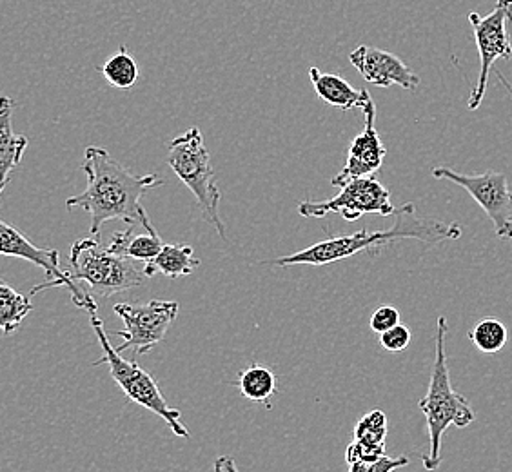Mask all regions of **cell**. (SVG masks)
<instances>
[{
	"instance_id": "obj_1",
	"label": "cell",
	"mask_w": 512,
	"mask_h": 472,
	"mask_svg": "<svg viewBox=\"0 0 512 472\" xmlns=\"http://www.w3.org/2000/svg\"><path fill=\"white\" fill-rule=\"evenodd\" d=\"M80 169L86 173L88 186L84 193L68 198L66 207L88 211L91 235L100 238V229L109 220H122L128 226H142L157 233L142 206V198L151 187L162 186V178L131 173L99 146L86 148Z\"/></svg>"
},
{
	"instance_id": "obj_2",
	"label": "cell",
	"mask_w": 512,
	"mask_h": 472,
	"mask_svg": "<svg viewBox=\"0 0 512 472\" xmlns=\"http://www.w3.org/2000/svg\"><path fill=\"white\" fill-rule=\"evenodd\" d=\"M462 236V227L458 224H447L442 220H427L418 218L416 206L407 202L400 209L394 211V224L382 231H367L362 229L355 235L336 236L329 240H322L315 246L306 247L298 253L289 256H280L273 262V266H327L335 264L345 258L358 255L373 249H380L393 242L402 240H420L427 246H436L447 240H456Z\"/></svg>"
},
{
	"instance_id": "obj_3",
	"label": "cell",
	"mask_w": 512,
	"mask_h": 472,
	"mask_svg": "<svg viewBox=\"0 0 512 472\" xmlns=\"http://www.w3.org/2000/svg\"><path fill=\"white\" fill-rule=\"evenodd\" d=\"M449 333V325L445 316H438L436 322V336H434V364L431 373V382L424 398L418 402L420 411L427 420V433L431 449L429 454L422 456V462L427 471L438 469L442 462V440L451 425L467 427L474 422V411L469 400L456 393L449 378V365L445 354V338Z\"/></svg>"
},
{
	"instance_id": "obj_4",
	"label": "cell",
	"mask_w": 512,
	"mask_h": 472,
	"mask_svg": "<svg viewBox=\"0 0 512 472\" xmlns=\"http://www.w3.org/2000/svg\"><path fill=\"white\" fill-rule=\"evenodd\" d=\"M88 315L89 324L93 327L95 335L99 338L100 347L104 351V356L93 365L108 364L111 378L115 380V384L119 385L122 393L126 394L131 402L157 414L164 422L168 423L169 429L173 433L180 438L189 440L191 436H189L188 427L182 422V413L178 409H173L166 402L157 380L148 371H144L135 360L122 358L117 347L111 345L104 324L100 320L99 309H91L88 311Z\"/></svg>"
},
{
	"instance_id": "obj_5",
	"label": "cell",
	"mask_w": 512,
	"mask_h": 472,
	"mask_svg": "<svg viewBox=\"0 0 512 472\" xmlns=\"http://www.w3.org/2000/svg\"><path fill=\"white\" fill-rule=\"evenodd\" d=\"M71 278L88 284L91 296L109 298L142 286L148 276L138 269L131 258L115 255L100 244V238H82L69 253Z\"/></svg>"
},
{
	"instance_id": "obj_6",
	"label": "cell",
	"mask_w": 512,
	"mask_h": 472,
	"mask_svg": "<svg viewBox=\"0 0 512 472\" xmlns=\"http://www.w3.org/2000/svg\"><path fill=\"white\" fill-rule=\"evenodd\" d=\"M168 166L193 193L202 211V217L217 229L218 235L226 238V227L218 213L222 195L215 182L211 158L200 129H188L184 135H178L171 140Z\"/></svg>"
},
{
	"instance_id": "obj_7",
	"label": "cell",
	"mask_w": 512,
	"mask_h": 472,
	"mask_svg": "<svg viewBox=\"0 0 512 472\" xmlns=\"http://www.w3.org/2000/svg\"><path fill=\"white\" fill-rule=\"evenodd\" d=\"M469 22L473 26L476 48L480 53V75L467 102V108L474 111L482 106L494 62L512 57V0H496L494 10L485 17L471 11Z\"/></svg>"
},
{
	"instance_id": "obj_8",
	"label": "cell",
	"mask_w": 512,
	"mask_h": 472,
	"mask_svg": "<svg viewBox=\"0 0 512 472\" xmlns=\"http://www.w3.org/2000/svg\"><path fill=\"white\" fill-rule=\"evenodd\" d=\"M394 211L396 209L391 204V193L376 175L349 180L340 187V193L335 198L322 202L306 200L298 204V213L304 218L340 215L347 222H355L364 215L391 217Z\"/></svg>"
},
{
	"instance_id": "obj_9",
	"label": "cell",
	"mask_w": 512,
	"mask_h": 472,
	"mask_svg": "<svg viewBox=\"0 0 512 472\" xmlns=\"http://www.w3.org/2000/svg\"><path fill=\"white\" fill-rule=\"evenodd\" d=\"M0 255L22 258L26 262H31L33 266L46 271L48 280L33 287L31 296L39 295L40 291L51 289V287H68L71 300L79 309H84L86 313L91 309H99L95 298L86 293L84 289H80L79 284L69 275V271L60 269V253L57 249H44V247L31 244L19 229L11 227L10 224H6L2 220H0Z\"/></svg>"
},
{
	"instance_id": "obj_10",
	"label": "cell",
	"mask_w": 512,
	"mask_h": 472,
	"mask_svg": "<svg viewBox=\"0 0 512 472\" xmlns=\"http://www.w3.org/2000/svg\"><path fill=\"white\" fill-rule=\"evenodd\" d=\"M180 305L175 300H151L146 304H117L115 315L126 325L117 335L122 344L117 351L133 349L135 354H146L164 340L173 320L177 318Z\"/></svg>"
},
{
	"instance_id": "obj_11",
	"label": "cell",
	"mask_w": 512,
	"mask_h": 472,
	"mask_svg": "<svg viewBox=\"0 0 512 472\" xmlns=\"http://www.w3.org/2000/svg\"><path fill=\"white\" fill-rule=\"evenodd\" d=\"M433 177L463 187L491 218L496 236L512 240V191L503 173L487 171L483 175H462L451 168H434Z\"/></svg>"
},
{
	"instance_id": "obj_12",
	"label": "cell",
	"mask_w": 512,
	"mask_h": 472,
	"mask_svg": "<svg viewBox=\"0 0 512 472\" xmlns=\"http://www.w3.org/2000/svg\"><path fill=\"white\" fill-rule=\"evenodd\" d=\"M360 109L364 111L365 128L360 135L353 138L349 151H347V162H345L344 169L331 180V184L335 187H342L353 178L376 175L387 157V148L376 131L375 100L371 99L369 93Z\"/></svg>"
},
{
	"instance_id": "obj_13",
	"label": "cell",
	"mask_w": 512,
	"mask_h": 472,
	"mask_svg": "<svg viewBox=\"0 0 512 472\" xmlns=\"http://www.w3.org/2000/svg\"><path fill=\"white\" fill-rule=\"evenodd\" d=\"M349 62L369 84L378 88L398 86L407 91H414L420 86V77L414 73L413 69L409 68L398 55L389 51L362 44L355 51H351Z\"/></svg>"
},
{
	"instance_id": "obj_14",
	"label": "cell",
	"mask_w": 512,
	"mask_h": 472,
	"mask_svg": "<svg viewBox=\"0 0 512 472\" xmlns=\"http://www.w3.org/2000/svg\"><path fill=\"white\" fill-rule=\"evenodd\" d=\"M15 100L10 97H0V195L10 184L11 173L19 168L24 151L28 148L30 140L24 135H17L13 131V111Z\"/></svg>"
},
{
	"instance_id": "obj_15",
	"label": "cell",
	"mask_w": 512,
	"mask_h": 472,
	"mask_svg": "<svg viewBox=\"0 0 512 472\" xmlns=\"http://www.w3.org/2000/svg\"><path fill=\"white\" fill-rule=\"evenodd\" d=\"M309 79L313 82L316 95L324 100L327 106H335L338 109L349 111L353 108H362L365 97L369 91H356L347 80L333 75V73H322L318 68L309 69Z\"/></svg>"
},
{
	"instance_id": "obj_16",
	"label": "cell",
	"mask_w": 512,
	"mask_h": 472,
	"mask_svg": "<svg viewBox=\"0 0 512 472\" xmlns=\"http://www.w3.org/2000/svg\"><path fill=\"white\" fill-rule=\"evenodd\" d=\"M164 247L158 233H151L142 226H128L126 231H117L109 242V251L115 255L126 256L137 262L148 264Z\"/></svg>"
},
{
	"instance_id": "obj_17",
	"label": "cell",
	"mask_w": 512,
	"mask_h": 472,
	"mask_svg": "<svg viewBox=\"0 0 512 472\" xmlns=\"http://www.w3.org/2000/svg\"><path fill=\"white\" fill-rule=\"evenodd\" d=\"M200 266V260L195 256V249L184 244H164L151 262L144 264V275L148 278L160 273L168 278H182L193 275V271Z\"/></svg>"
},
{
	"instance_id": "obj_18",
	"label": "cell",
	"mask_w": 512,
	"mask_h": 472,
	"mask_svg": "<svg viewBox=\"0 0 512 472\" xmlns=\"http://www.w3.org/2000/svg\"><path fill=\"white\" fill-rule=\"evenodd\" d=\"M237 378V387L244 398L256 404H266L267 409H271L269 402L276 394V376L271 369L264 365H249L238 373Z\"/></svg>"
},
{
	"instance_id": "obj_19",
	"label": "cell",
	"mask_w": 512,
	"mask_h": 472,
	"mask_svg": "<svg viewBox=\"0 0 512 472\" xmlns=\"http://www.w3.org/2000/svg\"><path fill=\"white\" fill-rule=\"evenodd\" d=\"M31 311L33 304L30 298L20 295L19 291L0 280V331L4 335L15 333Z\"/></svg>"
},
{
	"instance_id": "obj_20",
	"label": "cell",
	"mask_w": 512,
	"mask_h": 472,
	"mask_svg": "<svg viewBox=\"0 0 512 472\" xmlns=\"http://www.w3.org/2000/svg\"><path fill=\"white\" fill-rule=\"evenodd\" d=\"M100 73L104 79L108 80V84L122 91L133 88L140 77L137 60L124 46L104 62Z\"/></svg>"
},
{
	"instance_id": "obj_21",
	"label": "cell",
	"mask_w": 512,
	"mask_h": 472,
	"mask_svg": "<svg viewBox=\"0 0 512 472\" xmlns=\"http://www.w3.org/2000/svg\"><path fill=\"white\" fill-rule=\"evenodd\" d=\"M387 440V416L384 411L375 409L362 416L355 425V442L378 456H385Z\"/></svg>"
},
{
	"instance_id": "obj_22",
	"label": "cell",
	"mask_w": 512,
	"mask_h": 472,
	"mask_svg": "<svg viewBox=\"0 0 512 472\" xmlns=\"http://www.w3.org/2000/svg\"><path fill=\"white\" fill-rule=\"evenodd\" d=\"M469 340L480 353H500L509 342V331L496 316H485L469 331Z\"/></svg>"
},
{
	"instance_id": "obj_23",
	"label": "cell",
	"mask_w": 512,
	"mask_h": 472,
	"mask_svg": "<svg viewBox=\"0 0 512 472\" xmlns=\"http://www.w3.org/2000/svg\"><path fill=\"white\" fill-rule=\"evenodd\" d=\"M405 465H409V458L407 456H398V458H391V456H382L376 462H356L349 465V472H394L402 469Z\"/></svg>"
},
{
	"instance_id": "obj_24",
	"label": "cell",
	"mask_w": 512,
	"mask_h": 472,
	"mask_svg": "<svg viewBox=\"0 0 512 472\" xmlns=\"http://www.w3.org/2000/svg\"><path fill=\"white\" fill-rule=\"evenodd\" d=\"M411 336L413 335L409 327L402 324L394 325L393 329L380 335V344L389 353H402L411 344Z\"/></svg>"
},
{
	"instance_id": "obj_25",
	"label": "cell",
	"mask_w": 512,
	"mask_h": 472,
	"mask_svg": "<svg viewBox=\"0 0 512 472\" xmlns=\"http://www.w3.org/2000/svg\"><path fill=\"white\" fill-rule=\"evenodd\" d=\"M400 324V311L393 305H380L371 316V329L376 335H382L385 331L393 329L394 325Z\"/></svg>"
},
{
	"instance_id": "obj_26",
	"label": "cell",
	"mask_w": 512,
	"mask_h": 472,
	"mask_svg": "<svg viewBox=\"0 0 512 472\" xmlns=\"http://www.w3.org/2000/svg\"><path fill=\"white\" fill-rule=\"evenodd\" d=\"M213 471L215 472H240L238 471L237 463L231 456H220L213 463Z\"/></svg>"
}]
</instances>
